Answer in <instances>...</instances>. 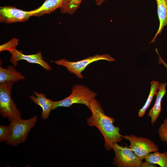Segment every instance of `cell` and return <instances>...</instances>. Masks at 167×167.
Wrapping results in <instances>:
<instances>
[{"label": "cell", "mask_w": 167, "mask_h": 167, "mask_svg": "<svg viewBox=\"0 0 167 167\" xmlns=\"http://www.w3.org/2000/svg\"><path fill=\"white\" fill-rule=\"evenodd\" d=\"M156 53L159 55V58L158 61V63L159 64H162L167 69V64L164 61L162 58L159 55L158 51L156 49Z\"/></svg>", "instance_id": "44dd1931"}, {"label": "cell", "mask_w": 167, "mask_h": 167, "mask_svg": "<svg viewBox=\"0 0 167 167\" xmlns=\"http://www.w3.org/2000/svg\"><path fill=\"white\" fill-rule=\"evenodd\" d=\"M96 4L97 6L101 5L105 1V0H95Z\"/></svg>", "instance_id": "603a6c76"}, {"label": "cell", "mask_w": 167, "mask_h": 167, "mask_svg": "<svg viewBox=\"0 0 167 167\" xmlns=\"http://www.w3.org/2000/svg\"><path fill=\"white\" fill-rule=\"evenodd\" d=\"M9 52L11 54L10 61L14 66L17 65L18 61L24 60L30 63L39 64L47 71L52 70L51 66L43 59L41 51L35 54L26 55L23 54L22 51L15 49Z\"/></svg>", "instance_id": "9c48e42d"}, {"label": "cell", "mask_w": 167, "mask_h": 167, "mask_svg": "<svg viewBox=\"0 0 167 167\" xmlns=\"http://www.w3.org/2000/svg\"><path fill=\"white\" fill-rule=\"evenodd\" d=\"M167 84V83H161L160 84L158 91L156 94V98L154 104L148 114V116L151 118V122L153 125L156 123L161 113L162 100L166 94Z\"/></svg>", "instance_id": "8fae6325"}, {"label": "cell", "mask_w": 167, "mask_h": 167, "mask_svg": "<svg viewBox=\"0 0 167 167\" xmlns=\"http://www.w3.org/2000/svg\"><path fill=\"white\" fill-rule=\"evenodd\" d=\"M159 136L161 140L167 143V118H165L158 129Z\"/></svg>", "instance_id": "ffe728a7"}, {"label": "cell", "mask_w": 167, "mask_h": 167, "mask_svg": "<svg viewBox=\"0 0 167 167\" xmlns=\"http://www.w3.org/2000/svg\"><path fill=\"white\" fill-rule=\"evenodd\" d=\"M100 60H106L110 62L115 61V59L108 54H96L76 62H71L66 59H62L53 62L65 67L70 73L74 74L79 79H82L84 77L82 72L91 63Z\"/></svg>", "instance_id": "5b68a950"}, {"label": "cell", "mask_w": 167, "mask_h": 167, "mask_svg": "<svg viewBox=\"0 0 167 167\" xmlns=\"http://www.w3.org/2000/svg\"><path fill=\"white\" fill-rule=\"evenodd\" d=\"M25 76L16 70L14 66H9L6 68L0 66V83H15L24 79Z\"/></svg>", "instance_id": "4fadbf2b"}, {"label": "cell", "mask_w": 167, "mask_h": 167, "mask_svg": "<svg viewBox=\"0 0 167 167\" xmlns=\"http://www.w3.org/2000/svg\"><path fill=\"white\" fill-rule=\"evenodd\" d=\"M156 167L157 166H155V165H154L151 163L149 162L145 161L144 162H143L142 163L141 167Z\"/></svg>", "instance_id": "7402d4cb"}, {"label": "cell", "mask_w": 167, "mask_h": 167, "mask_svg": "<svg viewBox=\"0 0 167 167\" xmlns=\"http://www.w3.org/2000/svg\"><path fill=\"white\" fill-rule=\"evenodd\" d=\"M123 138L130 142L129 147L136 156L142 160L151 153L159 151L158 146L150 139L138 137L132 134L123 136Z\"/></svg>", "instance_id": "8992f818"}, {"label": "cell", "mask_w": 167, "mask_h": 167, "mask_svg": "<svg viewBox=\"0 0 167 167\" xmlns=\"http://www.w3.org/2000/svg\"><path fill=\"white\" fill-rule=\"evenodd\" d=\"M92 115L87 119L90 126L96 127L105 139L104 146L108 151L112 149L113 145L123 139V135L120 133V128L113 125L115 121L113 118L106 115L99 102L94 99L89 108Z\"/></svg>", "instance_id": "6da1fadb"}, {"label": "cell", "mask_w": 167, "mask_h": 167, "mask_svg": "<svg viewBox=\"0 0 167 167\" xmlns=\"http://www.w3.org/2000/svg\"><path fill=\"white\" fill-rule=\"evenodd\" d=\"M97 94L86 86L77 84L73 86L70 95L62 100L54 101L52 110L59 107H69L75 104H82L89 108Z\"/></svg>", "instance_id": "7a4b0ae2"}, {"label": "cell", "mask_w": 167, "mask_h": 167, "mask_svg": "<svg viewBox=\"0 0 167 167\" xmlns=\"http://www.w3.org/2000/svg\"><path fill=\"white\" fill-rule=\"evenodd\" d=\"M37 119V116H35L29 119L21 118L11 122V134L6 143L15 146L24 143L29 132L36 124Z\"/></svg>", "instance_id": "277c9868"}, {"label": "cell", "mask_w": 167, "mask_h": 167, "mask_svg": "<svg viewBox=\"0 0 167 167\" xmlns=\"http://www.w3.org/2000/svg\"><path fill=\"white\" fill-rule=\"evenodd\" d=\"M11 128L10 124L8 126H0V141L7 142L11 134Z\"/></svg>", "instance_id": "d6986e66"}, {"label": "cell", "mask_w": 167, "mask_h": 167, "mask_svg": "<svg viewBox=\"0 0 167 167\" xmlns=\"http://www.w3.org/2000/svg\"><path fill=\"white\" fill-rule=\"evenodd\" d=\"M30 16L29 11L10 6L0 7V22L1 23L11 24L26 22Z\"/></svg>", "instance_id": "ba28073f"}, {"label": "cell", "mask_w": 167, "mask_h": 167, "mask_svg": "<svg viewBox=\"0 0 167 167\" xmlns=\"http://www.w3.org/2000/svg\"><path fill=\"white\" fill-rule=\"evenodd\" d=\"M158 81L152 80L150 83L151 87L150 92L147 100L143 107L140 109L138 113V117L141 118L143 116L149 107L150 105L153 97L156 95L157 90L160 85Z\"/></svg>", "instance_id": "2e32d148"}, {"label": "cell", "mask_w": 167, "mask_h": 167, "mask_svg": "<svg viewBox=\"0 0 167 167\" xmlns=\"http://www.w3.org/2000/svg\"><path fill=\"white\" fill-rule=\"evenodd\" d=\"M19 40L16 38H13L6 43L0 46V52L7 50L12 51L15 49L18 44Z\"/></svg>", "instance_id": "ac0fdd59"}, {"label": "cell", "mask_w": 167, "mask_h": 167, "mask_svg": "<svg viewBox=\"0 0 167 167\" xmlns=\"http://www.w3.org/2000/svg\"><path fill=\"white\" fill-rule=\"evenodd\" d=\"M35 95L29 97L32 101L42 108V111L41 117L44 120L47 119L50 112L52 110L54 101L50 99L47 98L42 93H39L37 91L33 92Z\"/></svg>", "instance_id": "30bf717a"}, {"label": "cell", "mask_w": 167, "mask_h": 167, "mask_svg": "<svg viewBox=\"0 0 167 167\" xmlns=\"http://www.w3.org/2000/svg\"><path fill=\"white\" fill-rule=\"evenodd\" d=\"M146 161L161 167H167V151L163 153L158 151L150 153L145 159Z\"/></svg>", "instance_id": "9a60e30c"}, {"label": "cell", "mask_w": 167, "mask_h": 167, "mask_svg": "<svg viewBox=\"0 0 167 167\" xmlns=\"http://www.w3.org/2000/svg\"><path fill=\"white\" fill-rule=\"evenodd\" d=\"M13 83L12 82L0 83V113L10 122L21 118V113L11 96Z\"/></svg>", "instance_id": "3957f363"}, {"label": "cell", "mask_w": 167, "mask_h": 167, "mask_svg": "<svg viewBox=\"0 0 167 167\" xmlns=\"http://www.w3.org/2000/svg\"><path fill=\"white\" fill-rule=\"evenodd\" d=\"M83 0H64L62 6L59 8L63 14H73L80 6Z\"/></svg>", "instance_id": "e0dca14e"}, {"label": "cell", "mask_w": 167, "mask_h": 167, "mask_svg": "<svg viewBox=\"0 0 167 167\" xmlns=\"http://www.w3.org/2000/svg\"><path fill=\"white\" fill-rule=\"evenodd\" d=\"M115 156L113 164L118 167H141L142 160L139 158L127 146L119 145L118 143L113 147Z\"/></svg>", "instance_id": "52a82bcc"}, {"label": "cell", "mask_w": 167, "mask_h": 167, "mask_svg": "<svg viewBox=\"0 0 167 167\" xmlns=\"http://www.w3.org/2000/svg\"><path fill=\"white\" fill-rule=\"evenodd\" d=\"M157 5V13L159 20L158 29L151 43L154 42L157 35L161 34L164 27L167 26V0H155Z\"/></svg>", "instance_id": "5bb4252c"}, {"label": "cell", "mask_w": 167, "mask_h": 167, "mask_svg": "<svg viewBox=\"0 0 167 167\" xmlns=\"http://www.w3.org/2000/svg\"><path fill=\"white\" fill-rule=\"evenodd\" d=\"M64 0H45L42 5L34 10L29 11L31 16L40 17L50 14L62 6Z\"/></svg>", "instance_id": "7c38bea8"}]
</instances>
